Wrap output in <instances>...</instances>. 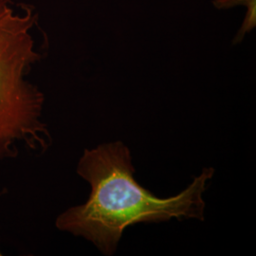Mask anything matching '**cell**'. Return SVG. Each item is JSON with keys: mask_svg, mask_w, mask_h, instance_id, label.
<instances>
[{"mask_svg": "<svg viewBox=\"0 0 256 256\" xmlns=\"http://www.w3.org/2000/svg\"><path fill=\"white\" fill-rule=\"evenodd\" d=\"M77 174L90 183V198L82 205L62 212L55 226L90 241L102 254L111 256L124 230L134 224L172 218L204 220L203 194L214 169H204L178 196L160 198L135 180L130 151L116 142L86 149L77 165Z\"/></svg>", "mask_w": 256, "mask_h": 256, "instance_id": "1", "label": "cell"}, {"mask_svg": "<svg viewBox=\"0 0 256 256\" xmlns=\"http://www.w3.org/2000/svg\"><path fill=\"white\" fill-rule=\"evenodd\" d=\"M37 19L30 5L0 0V160L25 150L43 153L50 144L44 94L28 78L41 59L32 34Z\"/></svg>", "mask_w": 256, "mask_h": 256, "instance_id": "2", "label": "cell"}, {"mask_svg": "<svg viewBox=\"0 0 256 256\" xmlns=\"http://www.w3.org/2000/svg\"><path fill=\"white\" fill-rule=\"evenodd\" d=\"M214 6L218 10H225L243 5L247 8L246 18L244 19L242 26L240 28L234 43H239L245 36L252 32L256 26V0H214Z\"/></svg>", "mask_w": 256, "mask_h": 256, "instance_id": "3", "label": "cell"}, {"mask_svg": "<svg viewBox=\"0 0 256 256\" xmlns=\"http://www.w3.org/2000/svg\"><path fill=\"white\" fill-rule=\"evenodd\" d=\"M1 196H2V192H0V198H1ZM2 256V252H1V250H0V256Z\"/></svg>", "mask_w": 256, "mask_h": 256, "instance_id": "4", "label": "cell"}]
</instances>
